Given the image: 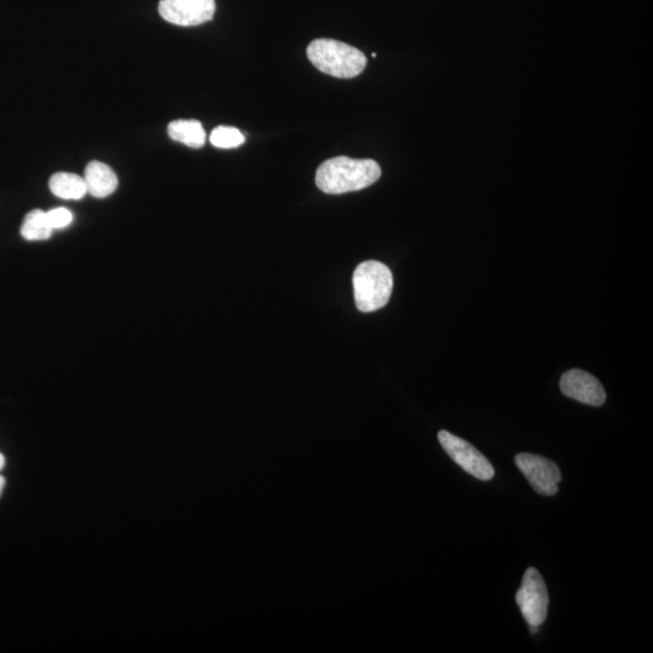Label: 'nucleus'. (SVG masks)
Instances as JSON below:
<instances>
[{
	"label": "nucleus",
	"instance_id": "f257e3e1",
	"mask_svg": "<svg viewBox=\"0 0 653 653\" xmlns=\"http://www.w3.org/2000/svg\"><path fill=\"white\" fill-rule=\"evenodd\" d=\"M381 176L377 161L338 156L325 161L316 172V186L326 194H345L371 187Z\"/></svg>",
	"mask_w": 653,
	"mask_h": 653
},
{
	"label": "nucleus",
	"instance_id": "f03ea898",
	"mask_svg": "<svg viewBox=\"0 0 653 653\" xmlns=\"http://www.w3.org/2000/svg\"><path fill=\"white\" fill-rule=\"evenodd\" d=\"M308 57L322 73L340 79L360 75L367 66L362 51L334 39H316L309 45Z\"/></svg>",
	"mask_w": 653,
	"mask_h": 653
},
{
	"label": "nucleus",
	"instance_id": "7ed1b4c3",
	"mask_svg": "<svg viewBox=\"0 0 653 653\" xmlns=\"http://www.w3.org/2000/svg\"><path fill=\"white\" fill-rule=\"evenodd\" d=\"M354 293L358 310L373 312L389 303L394 290V276L385 264L377 260L363 262L354 273Z\"/></svg>",
	"mask_w": 653,
	"mask_h": 653
},
{
	"label": "nucleus",
	"instance_id": "20e7f679",
	"mask_svg": "<svg viewBox=\"0 0 653 653\" xmlns=\"http://www.w3.org/2000/svg\"><path fill=\"white\" fill-rule=\"evenodd\" d=\"M516 602L529 626L540 627L545 623L550 597L545 581L535 568H529L525 572L522 587L516 595Z\"/></svg>",
	"mask_w": 653,
	"mask_h": 653
},
{
	"label": "nucleus",
	"instance_id": "39448f33",
	"mask_svg": "<svg viewBox=\"0 0 653 653\" xmlns=\"http://www.w3.org/2000/svg\"><path fill=\"white\" fill-rule=\"evenodd\" d=\"M439 443L453 461L464 468L471 476L490 481L495 476V470L490 461L472 444L448 431L438 433Z\"/></svg>",
	"mask_w": 653,
	"mask_h": 653
},
{
	"label": "nucleus",
	"instance_id": "423d86ee",
	"mask_svg": "<svg viewBox=\"0 0 653 653\" xmlns=\"http://www.w3.org/2000/svg\"><path fill=\"white\" fill-rule=\"evenodd\" d=\"M514 461L537 494L554 496L558 493L563 477L556 462L528 453L518 454Z\"/></svg>",
	"mask_w": 653,
	"mask_h": 653
},
{
	"label": "nucleus",
	"instance_id": "0eeeda50",
	"mask_svg": "<svg viewBox=\"0 0 653 653\" xmlns=\"http://www.w3.org/2000/svg\"><path fill=\"white\" fill-rule=\"evenodd\" d=\"M215 13V0H160L159 3L160 16L176 26H199L211 21Z\"/></svg>",
	"mask_w": 653,
	"mask_h": 653
},
{
	"label": "nucleus",
	"instance_id": "6e6552de",
	"mask_svg": "<svg viewBox=\"0 0 653 653\" xmlns=\"http://www.w3.org/2000/svg\"><path fill=\"white\" fill-rule=\"evenodd\" d=\"M560 390L566 397L587 406L600 407L606 401V392L600 381L581 369H571L560 379Z\"/></svg>",
	"mask_w": 653,
	"mask_h": 653
},
{
	"label": "nucleus",
	"instance_id": "1a4fd4ad",
	"mask_svg": "<svg viewBox=\"0 0 653 653\" xmlns=\"http://www.w3.org/2000/svg\"><path fill=\"white\" fill-rule=\"evenodd\" d=\"M85 183L88 193L97 199L112 195L118 188V177L114 171L100 161H91L85 169Z\"/></svg>",
	"mask_w": 653,
	"mask_h": 653
},
{
	"label": "nucleus",
	"instance_id": "9d476101",
	"mask_svg": "<svg viewBox=\"0 0 653 653\" xmlns=\"http://www.w3.org/2000/svg\"><path fill=\"white\" fill-rule=\"evenodd\" d=\"M173 141L189 148L200 149L205 146L206 132L198 120H175L167 127Z\"/></svg>",
	"mask_w": 653,
	"mask_h": 653
},
{
	"label": "nucleus",
	"instance_id": "9b49d317",
	"mask_svg": "<svg viewBox=\"0 0 653 653\" xmlns=\"http://www.w3.org/2000/svg\"><path fill=\"white\" fill-rule=\"evenodd\" d=\"M51 193L63 200H80L88 194L85 179L74 173L59 172L50 178Z\"/></svg>",
	"mask_w": 653,
	"mask_h": 653
},
{
	"label": "nucleus",
	"instance_id": "f8f14e48",
	"mask_svg": "<svg viewBox=\"0 0 653 653\" xmlns=\"http://www.w3.org/2000/svg\"><path fill=\"white\" fill-rule=\"evenodd\" d=\"M54 233L48 215L42 210H33L27 213L21 227L22 238L27 241H43L50 239Z\"/></svg>",
	"mask_w": 653,
	"mask_h": 653
},
{
	"label": "nucleus",
	"instance_id": "ddd939ff",
	"mask_svg": "<svg viewBox=\"0 0 653 653\" xmlns=\"http://www.w3.org/2000/svg\"><path fill=\"white\" fill-rule=\"evenodd\" d=\"M210 141L213 147L219 149H233L245 143V136L241 131L231 126H218L212 131Z\"/></svg>",
	"mask_w": 653,
	"mask_h": 653
},
{
	"label": "nucleus",
	"instance_id": "4468645a",
	"mask_svg": "<svg viewBox=\"0 0 653 653\" xmlns=\"http://www.w3.org/2000/svg\"><path fill=\"white\" fill-rule=\"evenodd\" d=\"M46 215H48L49 223L54 230L67 228L73 222L72 212L65 207L54 208V210L46 212Z\"/></svg>",
	"mask_w": 653,
	"mask_h": 653
},
{
	"label": "nucleus",
	"instance_id": "2eb2a0df",
	"mask_svg": "<svg viewBox=\"0 0 653 653\" xmlns=\"http://www.w3.org/2000/svg\"><path fill=\"white\" fill-rule=\"evenodd\" d=\"M4 487H5V478L3 476H0V496H2Z\"/></svg>",
	"mask_w": 653,
	"mask_h": 653
},
{
	"label": "nucleus",
	"instance_id": "dca6fc26",
	"mask_svg": "<svg viewBox=\"0 0 653 653\" xmlns=\"http://www.w3.org/2000/svg\"><path fill=\"white\" fill-rule=\"evenodd\" d=\"M4 467H5V458L4 455L0 453V472H2Z\"/></svg>",
	"mask_w": 653,
	"mask_h": 653
},
{
	"label": "nucleus",
	"instance_id": "f3484780",
	"mask_svg": "<svg viewBox=\"0 0 653 653\" xmlns=\"http://www.w3.org/2000/svg\"><path fill=\"white\" fill-rule=\"evenodd\" d=\"M529 627H530V632L531 633H536L537 629H539V627H536V626H529Z\"/></svg>",
	"mask_w": 653,
	"mask_h": 653
}]
</instances>
